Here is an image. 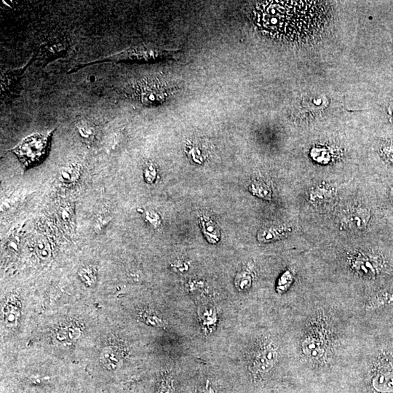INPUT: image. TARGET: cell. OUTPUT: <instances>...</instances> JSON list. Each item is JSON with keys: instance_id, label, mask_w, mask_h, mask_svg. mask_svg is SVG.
Listing matches in <instances>:
<instances>
[{"instance_id": "9c48e42d", "label": "cell", "mask_w": 393, "mask_h": 393, "mask_svg": "<svg viewBox=\"0 0 393 393\" xmlns=\"http://www.w3.org/2000/svg\"><path fill=\"white\" fill-rule=\"evenodd\" d=\"M120 356L114 349L105 348L101 354V362L106 369H115L119 365Z\"/></svg>"}, {"instance_id": "8992f818", "label": "cell", "mask_w": 393, "mask_h": 393, "mask_svg": "<svg viewBox=\"0 0 393 393\" xmlns=\"http://www.w3.org/2000/svg\"><path fill=\"white\" fill-rule=\"evenodd\" d=\"M277 357V349L272 342L264 345L257 352L252 363V372L258 376L265 375L272 370Z\"/></svg>"}, {"instance_id": "ffe728a7", "label": "cell", "mask_w": 393, "mask_h": 393, "mask_svg": "<svg viewBox=\"0 0 393 393\" xmlns=\"http://www.w3.org/2000/svg\"><path fill=\"white\" fill-rule=\"evenodd\" d=\"M390 196H391V198H392V200L393 201V186L392 187V189H391Z\"/></svg>"}, {"instance_id": "2e32d148", "label": "cell", "mask_w": 393, "mask_h": 393, "mask_svg": "<svg viewBox=\"0 0 393 393\" xmlns=\"http://www.w3.org/2000/svg\"><path fill=\"white\" fill-rule=\"evenodd\" d=\"M79 276L82 278L83 282L91 286L96 282V274L94 271L91 268H83L79 272Z\"/></svg>"}, {"instance_id": "7c38bea8", "label": "cell", "mask_w": 393, "mask_h": 393, "mask_svg": "<svg viewBox=\"0 0 393 393\" xmlns=\"http://www.w3.org/2000/svg\"><path fill=\"white\" fill-rule=\"evenodd\" d=\"M79 134L85 140L91 141L96 133L95 127L87 122H82L77 126Z\"/></svg>"}, {"instance_id": "8fae6325", "label": "cell", "mask_w": 393, "mask_h": 393, "mask_svg": "<svg viewBox=\"0 0 393 393\" xmlns=\"http://www.w3.org/2000/svg\"><path fill=\"white\" fill-rule=\"evenodd\" d=\"M201 223H203V232L207 236L208 240L211 243H216L218 240V231L214 223L205 218H201Z\"/></svg>"}, {"instance_id": "5bb4252c", "label": "cell", "mask_w": 393, "mask_h": 393, "mask_svg": "<svg viewBox=\"0 0 393 393\" xmlns=\"http://www.w3.org/2000/svg\"><path fill=\"white\" fill-rule=\"evenodd\" d=\"M250 189L253 191L254 194L259 196L267 198V196H270V189L263 183L255 182L250 186Z\"/></svg>"}, {"instance_id": "277c9868", "label": "cell", "mask_w": 393, "mask_h": 393, "mask_svg": "<svg viewBox=\"0 0 393 393\" xmlns=\"http://www.w3.org/2000/svg\"><path fill=\"white\" fill-rule=\"evenodd\" d=\"M132 96L145 105L160 104L165 99L163 88L154 81H142L133 86Z\"/></svg>"}, {"instance_id": "7a4b0ae2", "label": "cell", "mask_w": 393, "mask_h": 393, "mask_svg": "<svg viewBox=\"0 0 393 393\" xmlns=\"http://www.w3.org/2000/svg\"><path fill=\"white\" fill-rule=\"evenodd\" d=\"M55 130L47 133H35L26 137L11 152L18 157L25 170L40 165L50 152Z\"/></svg>"}, {"instance_id": "4fadbf2b", "label": "cell", "mask_w": 393, "mask_h": 393, "mask_svg": "<svg viewBox=\"0 0 393 393\" xmlns=\"http://www.w3.org/2000/svg\"><path fill=\"white\" fill-rule=\"evenodd\" d=\"M157 393H174V379L166 375L161 380Z\"/></svg>"}, {"instance_id": "ac0fdd59", "label": "cell", "mask_w": 393, "mask_h": 393, "mask_svg": "<svg viewBox=\"0 0 393 393\" xmlns=\"http://www.w3.org/2000/svg\"><path fill=\"white\" fill-rule=\"evenodd\" d=\"M145 172L146 179L148 181V182H152L155 179L154 178L156 176V170L154 166L152 165L147 166Z\"/></svg>"}, {"instance_id": "5b68a950", "label": "cell", "mask_w": 393, "mask_h": 393, "mask_svg": "<svg viewBox=\"0 0 393 393\" xmlns=\"http://www.w3.org/2000/svg\"><path fill=\"white\" fill-rule=\"evenodd\" d=\"M34 61H35V58L32 59L24 67L6 71L2 74L1 96L5 102L12 101L19 95L22 76Z\"/></svg>"}, {"instance_id": "3957f363", "label": "cell", "mask_w": 393, "mask_h": 393, "mask_svg": "<svg viewBox=\"0 0 393 393\" xmlns=\"http://www.w3.org/2000/svg\"><path fill=\"white\" fill-rule=\"evenodd\" d=\"M176 50L171 49H162L158 47L147 46V45H137V46L130 47L126 50H123L109 57L97 61L90 64H84L79 66V68L84 67L85 66L91 65V64H98V63L104 62H150V61L162 60V59H169L174 57Z\"/></svg>"}, {"instance_id": "30bf717a", "label": "cell", "mask_w": 393, "mask_h": 393, "mask_svg": "<svg viewBox=\"0 0 393 393\" xmlns=\"http://www.w3.org/2000/svg\"><path fill=\"white\" fill-rule=\"evenodd\" d=\"M81 169L79 165H70L63 167L61 170V179L66 184L76 182L80 176Z\"/></svg>"}, {"instance_id": "9a60e30c", "label": "cell", "mask_w": 393, "mask_h": 393, "mask_svg": "<svg viewBox=\"0 0 393 393\" xmlns=\"http://www.w3.org/2000/svg\"><path fill=\"white\" fill-rule=\"evenodd\" d=\"M235 284H236V287L238 288L240 291H244V290L248 289L251 284V278L250 276L246 274H240L236 277V281H235Z\"/></svg>"}, {"instance_id": "d6986e66", "label": "cell", "mask_w": 393, "mask_h": 393, "mask_svg": "<svg viewBox=\"0 0 393 393\" xmlns=\"http://www.w3.org/2000/svg\"><path fill=\"white\" fill-rule=\"evenodd\" d=\"M383 152L388 160L393 162V145H387L384 147Z\"/></svg>"}, {"instance_id": "6da1fadb", "label": "cell", "mask_w": 393, "mask_h": 393, "mask_svg": "<svg viewBox=\"0 0 393 393\" xmlns=\"http://www.w3.org/2000/svg\"><path fill=\"white\" fill-rule=\"evenodd\" d=\"M328 13L326 2L266 1L257 5L254 19L265 35L294 41L318 31L324 24Z\"/></svg>"}, {"instance_id": "e0dca14e", "label": "cell", "mask_w": 393, "mask_h": 393, "mask_svg": "<svg viewBox=\"0 0 393 393\" xmlns=\"http://www.w3.org/2000/svg\"><path fill=\"white\" fill-rule=\"evenodd\" d=\"M111 218L105 214H100L96 219L94 229L96 232H101L111 221Z\"/></svg>"}, {"instance_id": "52a82bcc", "label": "cell", "mask_w": 393, "mask_h": 393, "mask_svg": "<svg viewBox=\"0 0 393 393\" xmlns=\"http://www.w3.org/2000/svg\"><path fill=\"white\" fill-rule=\"evenodd\" d=\"M69 45L65 40L55 38L49 40L40 47L38 53L35 57V60L38 59L42 63H49L55 59L66 55Z\"/></svg>"}, {"instance_id": "ba28073f", "label": "cell", "mask_w": 393, "mask_h": 393, "mask_svg": "<svg viewBox=\"0 0 393 393\" xmlns=\"http://www.w3.org/2000/svg\"><path fill=\"white\" fill-rule=\"evenodd\" d=\"M19 301L16 297L8 299L4 306V321L8 328H15L21 316Z\"/></svg>"}]
</instances>
